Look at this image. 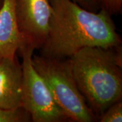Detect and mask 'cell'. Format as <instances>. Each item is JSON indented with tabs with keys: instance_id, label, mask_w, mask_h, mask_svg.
<instances>
[{
	"instance_id": "cell-1",
	"label": "cell",
	"mask_w": 122,
	"mask_h": 122,
	"mask_svg": "<svg viewBox=\"0 0 122 122\" xmlns=\"http://www.w3.org/2000/svg\"><path fill=\"white\" fill-rule=\"evenodd\" d=\"M52 13L50 29L40 47L41 56L65 59L86 47L121 46L111 15L102 9L88 10L72 0H50Z\"/></svg>"
},
{
	"instance_id": "cell-2",
	"label": "cell",
	"mask_w": 122,
	"mask_h": 122,
	"mask_svg": "<svg viewBox=\"0 0 122 122\" xmlns=\"http://www.w3.org/2000/svg\"><path fill=\"white\" fill-rule=\"evenodd\" d=\"M119 47H86L68 60L79 90L97 119L111 105L122 100Z\"/></svg>"
},
{
	"instance_id": "cell-3",
	"label": "cell",
	"mask_w": 122,
	"mask_h": 122,
	"mask_svg": "<svg viewBox=\"0 0 122 122\" xmlns=\"http://www.w3.org/2000/svg\"><path fill=\"white\" fill-rule=\"evenodd\" d=\"M32 62L68 119L77 122L96 121L97 118L76 85L68 60L33 55Z\"/></svg>"
},
{
	"instance_id": "cell-4",
	"label": "cell",
	"mask_w": 122,
	"mask_h": 122,
	"mask_svg": "<svg viewBox=\"0 0 122 122\" xmlns=\"http://www.w3.org/2000/svg\"><path fill=\"white\" fill-rule=\"evenodd\" d=\"M35 48L26 42L19 49L22 54V107L34 122H61L68 119L58 106L43 77L33 65Z\"/></svg>"
},
{
	"instance_id": "cell-5",
	"label": "cell",
	"mask_w": 122,
	"mask_h": 122,
	"mask_svg": "<svg viewBox=\"0 0 122 122\" xmlns=\"http://www.w3.org/2000/svg\"><path fill=\"white\" fill-rule=\"evenodd\" d=\"M15 12L24 38L39 49L50 29L52 13L50 0H15Z\"/></svg>"
},
{
	"instance_id": "cell-6",
	"label": "cell",
	"mask_w": 122,
	"mask_h": 122,
	"mask_svg": "<svg viewBox=\"0 0 122 122\" xmlns=\"http://www.w3.org/2000/svg\"><path fill=\"white\" fill-rule=\"evenodd\" d=\"M22 70L17 59L0 60V108L22 107Z\"/></svg>"
},
{
	"instance_id": "cell-7",
	"label": "cell",
	"mask_w": 122,
	"mask_h": 122,
	"mask_svg": "<svg viewBox=\"0 0 122 122\" xmlns=\"http://www.w3.org/2000/svg\"><path fill=\"white\" fill-rule=\"evenodd\" d=\"M26 42L18 25L15 0H3L0 8V60L15 58L16 52Z\"/></svg>"
},
{
	"instance_id": "cell-8",
	"label": "cell",
	"mask_w": 122,
	"mask_h": 122,
	"mask_svg": "<svg viewBox=\"0 0 122 122\" xmlns=\"http://www.w3.org/2000/svg\"><path fill=\"white\" fill-rule=\"evenodd\" d=\"M30 119V114L22 107L15 109L0 108V122H25Z\"/></svg>"
},
{
	"instance_id": "cell-9",
	"label": "cell",
	"mask_w": 122,
	"mask_h": 122,
	"mask_svg": "<svg viewBox=\"0 0 122 122\" xmlns=\"http://www.w3.org/2000/svg\"><path fill=\"white\" fill-rule=\"evenodd\" d=\"M98 119L100 122H122V101L119 100L111 105Z\"/></svg>"
},
{
	"instance_id": "cell-10",
	"label": "cell",
	"mask_w": 122,
	"mask_h": 122,
	"mask_svg": "<svg viewBox=\"0 0 122 122\" xmlns=\"http://www.w3.org/2000/svg\"><path fill=\"white\" fill-rule=\"evenodd\" d=\"M98 8L107 11L111 15L119 13L122 8V0H94Z\"/></svg>"
},
{
	"instance_id": "cell-11",
	"label": "cell",
	"mask_w": 122,
	"mask_h": 122,
	"mask_svg": "<svg viewBox=\"0 0 122 122\" xmlns=\"http://www.w3.org/2000/svg\"><path fill=\"white\" fill-rule=\"evenodd\" d=\"M75 3H77L80 6L88 10L95 11L97 8H98L94 0H72Z\"/></svg>"
},
{
	"instance_id": "cell-12",
	"label": "cell",
	"mask_w": 122,
	"mask_h": 122,
	"mask_svg": "<svg viewBox=\"0 0 122 122\" xmlns=\"http://www.w3.org/2000/svg\"><path fill=\"white\" fill-rule=\"evenodd\" d=\"M2 3H3V0H0V8H1V6L2 5Z\"/></svg>"
}]
</instances>
